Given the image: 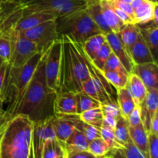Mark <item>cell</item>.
<instances>
[{
	"instance_id": "obj_1",
	"label": "cell",
	"mask_w": 158,
	"mask_h": 158,
	"mask_svg": "<svg viewBox=\"0 0 158 158\" xmlns=\"http://www.w3.org/2000/svg\"><path fill=\"white\" fill-rule=\"evenodd\" d=\"M32 124L28 116L5 110L0 120V158H32Z\"/></svg>"
},
{
	"instance_id": "obj_2",
	"label": "cell",
	"mask_w": 158,
	"mask_h": 158,
	"mask_svg": "<svg viewBox=\"0 0 158 158\" xmlns=\"http://www.w3.org/2000/svg\"><path fill=\"white\" fill-rule=\"evenodd\" d=\"M61 39V59L59 75V92L77 93L81 91L82 83L89 73L81 45L66 35Z\"/></svg>"
},
{
	"instance_id": "obj_3",
	"label": "cell",
	"mask_w": 158,
	"mask_h": 158,
	"mask_svg": "<svg viewBox=\"0 0 158 158\" xmlns=\"http://www.w3.org/2000/svg\"><path fill=\"white\" fill-rule=\"evenodd\" d=\"M48 50V49H47ZM47 50L42 56L35 73L28 84L21 100L12 110V114H24L32 121L43 120L46 106H52L56 94L47 87L45 79L44 66Z\"/></svg>"
},
{
	"instance_id": "obj_4",
	"label": "cell",
	"mask_w": 158,
	"mask_h": 158,
	"mask_svg": "<svg viewBox=\"0 0 158 158\" xmlns=\"http://www.w3.org/2000/svg\"><path fill=\"white\" fill-rule=\"evenodd\" d=\"M57 28L60 35H66L79 44L83 43L93 35L103 33L85 9L57 17Z\"/></svg>"
},
{
	"instance_id": "obj_5",
	"label": "cell",
	"mask_w": 158,
	"mask_h": 158,
	"mask_svg": "<svg viewBox=\"0 0 158 158\" xmlns=\"http://www.w3.org/2000/svg\"><path fill=\"white\" fill-rule=\"evenodd\" d=\"M21 14L43 12L56 17L85 9L86 0H7Z\"/></svg>"
},
{
	"instance_id": "obj_6",
	"label": "cell",
	"mask_w": 158,
	"mask_h": 158,
	"mask_svg": "<svg viewBox=\"0 0 158 158\" xmlns=\"http://www.w3.org/2000/svg\"><path fill=\"white\" fill-rule=\"evenodd\" d=\"M19 32L35 43L39 52L46 51L54 42L60 39L57 28V18L45 21Z\"/></svg>"
},
{
	"instance_id": "obj_7",
	"label": "cell",
	"mask_w": 158,
	"mask_h": 158,
	"mask_svg": "<svg viewBox=\"0 0 158 158\" xmlns=\"http://www.w3.org/2000/svg\"><path fill=\"white\" fill-rule=\"evenodd\" d=\"M4 33L8 34L11 41V57L9 64L12 67L23 66L31 57L39 52L35 43L23 36L19 31L9 30Z\"/></svg>"
},
{
	"instance_id": "obj_8",
	"label": "cell",
	"mask_w": 158,
	"mask_h": 158,
	"mask_svg": "<svg viewBox=\"0 0 158 158\" xmlns=\"http://www.w3.org/2000/svg\"><path fill=\"white\" fill-rule=\"evenodd\" d=\"M61 59V39L54 42L48 49L45 60L44 73L47 87L56 94L59 92V75Z\"/></svg>"
},
{
	"instance_id": "obj_9",
	"label": "cell",
	"mask_w": 158,
	"mask_h": 158,
	"mask_svg": "<svg viewBox=\"0 0 158 158\" xmlns=\"http://www.w3.org/2000/svg\"><path fill=\"white\" fill-rule=\"evenodd\" d=\"M52 115L33 121L32 131V158H42V152L46 142L56 138L52 123Z\"/></svg>"
},
{
	"instance_id": "obj_10",
	"label": "cell",
	"mask_w": 158,
	"mask_h": 158,
	"mask_svg": "<svg viewBox=\"0 0 158 158\" xmlns=\"http://www.w3.org/2000/svg\"><path fill=\"white\" fill-rule=\"evenodd\" d=\"M79 114L76 115H52V123L56 137L62 142H66L73 131L76 129L79 120Z\"/></svg>"
},
{
	"instance_id": "obj_11",
	"label": "cell",
	"mask_w": 158,
	"mask_h": 158,
	"mask_svg": "<svg viewBox=\"0 0 158 158\" xmlns=\"http://www.w3.org/2000/svg\"><path fill=\"white\" fill-rule=\"evenodd\" d=\"M55 115H76L77 114L76 94L73 92H58L52 103Z\"/></svg>"
},
{
	"instance_id": "obj_12",
	"label": "cell",
	"mask_w": 158,
	"mask_h": 158,
	"mask_svg": "<svg viewBox=\"0 0 158 158\" xmlns=\"http://www.w3.org/2000/svg\"><path fill=\"white\" fill-rule=\"evenodd\" d=\"M146 97L140 105L141 121L144 129L150 132V125L151 119L158 112V89H148Z\"/></svg>"
},
{
	"instance_id": "obj_13",
	"label": "cell",
	"mask_w": 158,
	"mask_h": 158,
	"mask_svg": "<svg viewBox=\"0 0 158 158\" xmlns=\"http://www.w3.org/2000/svg\"><path fill=\"white\" fill-rule=\"evenodd\" d=\"M105 35H106V41L109 43L112 52L120 60V61L121 62V63L124 66L128 73H132L133 67H134V64L131 60V56H130L129 53H128L127 50L122 43L118 33L110 32L105 34Z\"/></svg>"
},
{
	"instance_id": "obj_14",
	"label": "cell",
	"mask_w": 158,
	"mask_h": 158,
	"mask_svg": "<svg viewBox=\"0 0 158 158\" xmlns=\"http://www.w3.org/2000/svg\"><path fill=\"white\" fill-rule=\"evenodd\" d=\"M133 73L138 76L148 89H158V66L157 63H148L144 64L134 65Z\"/></svg>"
},
{
	"instance_id": "obj_15",
	"label": "cell",
	"mask_w": 158,
	"mask_h": 158,
	"mask_svg": "<svg viewBox=\"0 0 158 158\" xmlns=\"http://www.w3.org/2000/svg\"><path fill=\"white\" fill-rule=\"evenodd\" d=\"M137 27L139 29V33L149 48L155 61L157 62L158 26L151 21L146 24L137 25Z\"/></svg>"
},
{
	"instance_id": "obj_16",
	"label": "cell",
	"mask_w": 158,
	"mask_h": 158,
	"mask_svg": "<svg viewBox=\"0 0 158 158\" xmlns=\"http://www.w3.org/2000/svg\"><path fill=\"white\" fill-rule=\"evenodd\" d=\"M130 56L134 65L148 63H157L155 61L149 48L139 33L137 41L130 49Z\"/></svg>"
},
{
	"instance_id": "obj_17",
	"label": "cell",
	"mask_w": 158,
	"mask_h": 158,
	"mask_svg": "<svg viewBox=\"0 0 158 158\" xmlns=\"http://www.w3.org/2000/svg\"><path fill=\"white\" fill-rule=\"evenodd\" d=\"M85 10L103 33L112 32L103 19L100 0H86Z\"/></svg>"
},
{
	"instance_id": "obj_18",
	"label": "cell",
	"mask_w": 158,
	"mask_h": 158,
	"mask_svg": "<svg viewBox=\"0 0 158 158\" xmlns=\"http://www.w3.org/2000/svg\"><path fill=\"white\" fill-rule=\"evenodd\" d=\"M130 138L137 148L143 153L145 158H149L148 155V133L144 129L143 123L137 126H129Z\"/></svg>"
},
{
	"instance_id": "obj_19",
	"label": "cell",
	"mask_w": 158,
	"mask_h": 158,
	"mask_svg": "<svg viewBox=\"0 0 158 158\" xmlns=\"http://www.w3.org/2000/svg\"><path fill=\"white\" fill-rule=\"evenodd\" d=\"M126 86L129 89L135 104L140 106L146 97L148 91L140 77L135 73H131L128 77L127 84Z\"/></svg>"
},
{
	"instance_id": "obj_20",
	"label": "cell",
	"mask_w": 158,
	"mask_h": 158,
	"mask_svg": "<svg viewBox=\"0 0 158 158\" xmlns=\"http://www.w3.org/2000/svg\"><path fill=\"white\" fill-rule=\"evenodd\" d=\"M88 141L83 133L76 128L66 142H64L66 152V158L72 153L79 151H87Z\"/></svg>"
},
{
	"instance_id": "obj_21",
	"label": "cell",
	"mask_w": 158,
	"mask_h": 158,
	"mask_svg": "<svg viewBox=\"0 0 158 158\" xmlns=\"http://www.w3.org/2000/svg\"><path fill=\"white\" fill-rule=\"evenodd\" d=\"M100 3L103 19L107 26L112 32L119 33L120 29L125 24H123L121 20L118 18L117 14L114 12V8L108 0H100Z\"/></svg>"
},
{
	"instance_id": "obj_22",
	"label": "cell",
	"mask_w": 158,
	"mask_h": 158,
	"mask_svg": "<svg viewBox=\"0 0 158 158\" xmlns=\"http://www.w3.org/2000/svg\"><path fill=\"white\" fill-rule=\"evenodd\" d=\"M157 5H158V2H154L149 0H143L138 7L133 9L134 24H146L152 21L154 9Z\"/></svg>"
},
{
	"instance_id": "obj_23",
	"label": "cell",
	"mask_w": 158,
	"mask_h": 158,
	"mask_svg": "<svg viewBox=\"0 0 158 158\" xmlns=\"http://www.w3.org/2000/svg\"><path fill=\"white\" fill-rule=\"evenodd\" d=\"M105 41L106 35L104 33H100L89 37L84 43L80 44L86 58L92 61Z\"/></svg>"
},
{
	"instance_id": "obj_24",
	"label": "cell",
	"mask_w": 158,
	"mask_h": 158,
	"mask_svg": "<svg viewBox=\"0 0 158 158\" xmlns=\"http://www.w3.org/2000/svg\"><path fill=\"white\" fill-rule=\"evenodd\" d=\"M117 103L120 108V114L125 118L137 106L127 86L117 89Z\"/></svg>"
},
{
	"instance_id": "obj_25",
	"label": "cell",
	"mask_w": 158,
	"mask_h": 158,
	"mask_svg": "<svg viewBox=\"0 0 158 158\" xmlns=\"http://www.w3.org/2000/svg\"><path fill=\"white\" fill-rule=\"evenodd\" d=\"M42 158H66L64 143L56 137L46 142L43 147Z\"/></svg>"
},
{
	"instance_id": "obj_26",
	"label": "cell",
	"mask_w": 158,
	"mask_h": 158,
	"mask_svg": "<svg viewBox=\"0 0 158 158\" xmlns=\"http://www.w3.org/2000/svg\"><path fill=\"white\" fill-rule=\"evenodd\" d=\"M118 35L122 43L130 55V49L137 41L139 35V29L137 25L134 24V23L124 25L119 32Z\"/></svg>"
},
{
	"instance_id": "obj_27",
	"label": "cell",
	"mask_w": 158,
	"mask_h": 158,
	"mask_svg": "<svg viewBox=\"0 0 158 158\" xmlns=\"http://www.w3.org/2000/svg\"><path fill=\"white\" fill-rule=\"evenodd\" d=\"M114 135L116 141L121 147L127 143L131 139L129 135V123L127 119L122 115H120L117 119V125L114 129Z\"/></svg>"
},
{
	"instance_id": "obj_28",
	"label": "cell",
	"mask_w": 158,
	"mask_h": 158,
	"mask_svg": "<svg viewBox=\"0 0 158 158\" xmlns=\"http://www.w3.org/2000/svg\"><path fill=\"white\" fill-rule=\"evenodd\" d=\"M76 98H77V114H78L88 110L100 107L101 106L100 101L87 95L83 91L76 93Z\"/></svg>"
},
{
	"instance_id": "obj_29",
	"label": "cell",
	"mask_w": 158,
	"mask_h": 158,
	"mask_svg": "<svg viewBox=\"0 0 158 158\" xmlns=\"http://www.w3.org/2000/svg\"><path fill=\"white\" fill-rule=\"evenodd\" d=\"M79 117L85 123L100 127L103 124V113L101 107L94 108L82 112L79 114Z\"/></svg>"
},
{
	"instance_id": "obj_30",
	"label": "cell",
	"mask_w": 158,
	"mask_h": 158,
	"mask_svg": "<svg viewBox=\"0 0 158 158\" xmlns=\"http://www.w3.org/2000/svg\"><path fill=\"white\" fill-rule=\"evenodd\" d=\"M106 80L116 89L126 87L129 75L113 70H104L102 72Z\"/></svg>"
},
{
	"instance_id": "obj_31",
	"label": "cell",
	"mask_w": 158,
	"mask_h": 158,
	"mask_svg": "<svg viewBox=\"0 0 158 158\" xmlns=\"http://www.w3.org/2000/svg\"><path fill=\"white\" fill-rule=\"evenodd\" d=\"M111 52H112V50H111L110 46L109 43H107L106 40L105 43L102 45L101 48L100 49L99 52H97L95 58L92 61H90V60L89 61L92 63V64L97 69H99L100 72H103V69H104L105 63H106L107 59L109 58Z\"/></svg>"
},
{
	"instance_id": "obj_32",
	"label": "cell",
	"mask_w": 158,
	"mask_h": 158,
	"mask_svg": "<svg viewBox=\"0 0 158 158\" xmlns=\"http://www.w3.org/2000/svg\"><path fill=\"white\" fill-rule=\"evenodd\" d=\"M110 150V147L101 137L95 139L88 143L87 151L91 154H93L94 157H105Z\"/></svg>"
},
{
	"instance_id": "obj_33",
	"label": "cell",
	"mask_w": 158,
	"mask_h": 158,
	"mask_svg": "<svg viewBox=\"0 0 158 158\" xmlns=\"http://www.w3.org/2000/svg\"><path fill=\"white\" fill-rule=\"evenodd\" d=\"M76 128L83 133L88 143L100 137V127L85 123V122L82 121L80 119H79V120L77 121Z\"/></svg>"
},
{
	"instance_id": "obj_34",
	"label": "cell",
	"mask_w": 158,
	"mask_h": 158,
	"mask_svg": "<svg viewBox=\"0 0 158 158\" xmlns=\"http://www.w3.org/2000/svg\"><path fill=\"white\" fill-rule=\"evenodd\" d=\"M100 137L106 142V143L110 147V149L121 148V146L116 141L114 130L109 127L104 126V125H102L100 127Z\"/></svg>"
},
{
	"instance_id": "obj_35",
	"label": "cell",
	"mask_w": 158,
	"mask_h": 158,
	"mask_svg": "<svg viewBox=\"0 0 158 158\" xmlns=\"http://www.w3.org/2000/svg\"><path fill=\"white\" fill-rule=\"evenodd\" d=\"M0 57L9 63L11 57V41L8 34L0 35Z\"/></svg>"
},
{
	"instance_id": "obj_36",
	"label": "cell",
	"mask_w": 158,
	"mask_h": 158,
	"mask_svg": "<svg viewBox=\"0 0 158 158\" xmlns=\"http://www.w3.org/2000/svg\"><path fill=\"white\" fill-rule=\"evenodd\" d=\"M104 70L117 71V72L123 73L127 74V75H130L127 73V71L126 70V69L124 68V66H123L121 62L120 61V60L117 58V56H116L113 52H111L109 58L107 59L106 63H105L103 71Z\"/></svg>"
},
{
	"instance_id": "obj_37",
	"label": "cell",
	"mask_w": 158,
	"mask_h": 158,
	"mask_svg": "<svg viewBox=\"0 0 158 158\" xmlns=\"http://www.w3.org/2000/svg\"><path fill=\"white\" fill-rule=\"evenodd\" d=\"M102 110H103V115H108L110 117L119 118L121 114H120V108H119L117 103L114 102H107V103H101Z\"/></svg>"
},
{
	"instance_id": "obj_38",
	"label": "cell",
	"mask_w": 158,
	"mask_h": 158,
	"mask_svg": "<svg viewBox=\"0 0 158 158\" xmlns=\"http://www.w3.org/2000/svg\"><path fill=\"white\" fill-rule=\"evenodd\" d=\"M149 158H158V134L148 133Z\"/></svg>"
},
{
	"instance_id": "obj_39",
	"label": "cell",
	"mask_w": 158,
	"mask_h": 158,
	"mask_svg": "<svg viewBox=\"0 0 158 158\" xmlns=\"http://www.w3.org/2000/svg\"><path fill=\"white\" fill-rule=\"evenodd\" d=\"M81 91H83V93L86 94L87 95L90 96L91 97L96 99V100H97L99 101L98 95H97L95 86H94V83H93V80L92 79L90 78V77H89V78L86 79V80L82 83Z\"/></svg>"
},
{
	"instance_id": "obj_40",
	"label": "cell",
	"mask_w": 158,
	"mask_h": 158,
	"mask_svg": "<svg viewBox=\"0 0 158 158\" xmlns=\"http://www.w3.org/2000/svg\"><path fill=\"white\" fill-rule=\"evenodd\" d=\"M129 126H137L142 123L140 106H136L127 117Z\"/></svg>"
},
{
	"instance_id": "obj_41",
	"label": "cell",
	"mask_w": 158,
	"mask_h": 158,
	"mask_svg": "<svg viewBox=\"0 0 158 158\" xmlns=\"http://www.w3.org/2000/svg\"><path fill=\"white\" fill-rule=\"evenodd\" d=\"M111 6H112V5H111ZM112 6L113 8H114V12H115V13L117 14L118 18L121 20L122 23H123V24L126 25V24H130V23H134V21H133L132 18H131V17L130 16L127 12H125L124 11L119 9V8L116 7V6Z\"/></svg>"
},
{
	"instance_id": "obj_42",
	"label": "cell",
	"mask_w": 158,
	"mask_h": 158,
	"mask_svg": "<svg viewBox=\"0 0 158 158\" xmlns=\"http://www.w3.org/2000/svg\"><path fill=\"white\" fill-rule=\"evenodd\" d=\"M94 156L88 151H79L69 154L67 158H94Z\"/></svg>"
},
{
	"instance_id": "obj_43",
	"label": "cell",
	"mask_w": 158,
	"mask_h": 158,
	"mask_svg": "<svg viewBox=\"0 0 158 158\" xmlns=\"http://www.w3.org/2000/svg\"><path fill=\"white\" fill-rule=\"evenodd\" d=\"M117 123V118L115 117H110L108 115H103V124L104 126L109 127L112 128L113 130L115 129L116 125Z\"/></svg>"
},
{
	"instance_id": "obj_44",
	"label": "cell",
	"mask_w": 158,
	"mask_h": 158,
	"mask_svg": "<svg viewBox=\"0 0 158 158\" xmlns=\"http://www.w3.org/2000/svg\"><path fill=\"white\" fill-rule=\"evenodd\" d=\"M149 133L158 134V112L156 113L153 118L151 119Z\"/></svg>"
},
{
	"instance_id": "obj_45",
	"label": "cell",
	"mask_w": 158,
	"mask_h": 158,
	"mask_svg": "<svg viewBox=\"0 0 158 158\" xmlns=\"http://www.w3.org/2000/svg\"><path fill=\"white\" fill-rule=\"evenodd\" d=\"M7 66H8V63H6V62H4V63L0 66V94H1L2 88L3 83H4L5 77H6Z\"/></svg>"
},
{
	"instance_id": "obj_46",
	"label": "cell",
	"mask_w": 158,
	"mask_h": 158,
	"mask_svg": "<svg viewBox=\"0 0 158 158\" xmlns=\"http://www.w3.org/2000/svg\"><path fill=\"white\" fill-rule=\"evenodd\" d=\"M157 12H158V5L154 7V13H153V19L152 22L154 23L155 25H157L158 26V15H157Z\"/></svg>"
},
{
	"instance_id": "obj_47",
	"label": "cell",
	"mask_w": 158,
	"mask_h": 158,
	"mask_svg": "<svg viewBox=\"0 0 158 158\" xmlns=\"http://www.w3.org/2000/svg\"><path fill=\"white\" fill-rule=\"evenodd\" d=\"M3 63H4V61H3V60H2V59L1 57H0V66H1V65Z\"/></svg>"
},
{
	"instance_id": "obj_48",
	"label": "cell",
	"mask_w": 158,
	"mask_h": 158,
	"mask_svg": "<svg viewBox=\"0 0 158 158\" xmlns=\"http://www.w3.org/2000/svg\"><path fill=\"white\" fill-rule=\"evenodd\" d=\"M149 1H151V2H158L157 1H156V0H149Z\"/></svg>"
},
{
	"instance_id": "obj_49",
	"label": "cell",
	"mask_w": 158,
	"mask_h": 158,
	"mask_svg": "<svg viewBox=\"0 0 158 158\" xmlns=\"http://www.w3.org/2000/svg\"><path fill=\"white\" fill-rule=\"evenodd\" d=\"M0 2H1V0H0Z\"/></svg>"
},
{
	"instance_id": "obj_50",
	"label": "cell",
	"mask_w": 158,
	"mask_h": 158,
	"mask_svg": "<svg viewBox=\"0 0 158 158\" xmlns=\"http://www.w3.org/2000/svg\"><path fill=\"white\" fill-rule=\"evenodd\" d=\"M156 1H157V0H156Z\"/></svg>"
}]
</instances>
